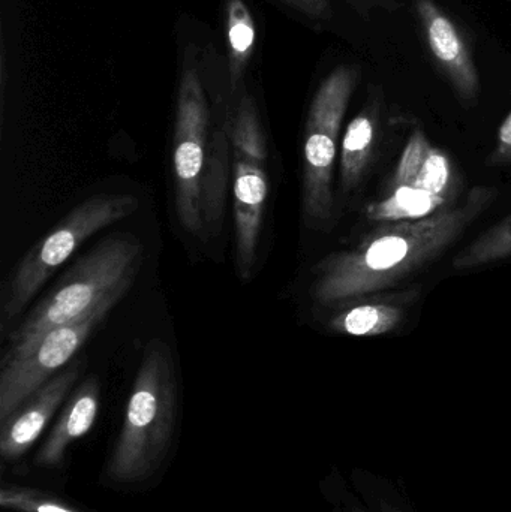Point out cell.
Here are the masks:
<instances>
[{
	"instance_id": "d6986e66",
	"label": "cell",
	"mask_w": 511,
	"mask_h": 512,
	"mask_svg": "<svg viewBox=\"0 0 511 512\" xmlns=\"http://www.w3.org/2000/svg\"><path fill=\"white\" fill-rule=\"evenodd\" d=\"M282 2L308 17L309 20L318 21V23H326L333 17L330 0H282Z\"/></svg>"
},
{
	"instance_id": "30bf717a",
	"label": "cell",
	"mask_w": 511,
	"mask_h": 512,
	"mask_svg": "<svg viewBox=\"0 0 511 512\" xmlns=\"http://www.w3.org/2000/svg\"><path fill=\"white\" fill-rule=\"evenodd\" d=\"M266 161L233 147L234 227L237 268L243 279L251 276L257 258L258 240L266 209L269 182Z\"/></svg>"
},
{
	"instance_id": "9a60e30c",
	"label": "cell",
	"mask_w": 511,
	"mask_h": 512,
	"mask_svg": "<svg viewBox=\"0 0 511 512\" xmlns=\"http://www.w3.org/2000/svg\"><path fill=\"white\" fill-rule=\"evenodd\" d=\"M228 44V74L233 90L239 86L254 53L255 21L245 0H228L225 18Z\"/></svg>"
},
{
	"instance_id": "e0dca14e",
	"label": "cell",
	"mask_w": 511,
	"mask_h": 512,
	"mask_svg": "<svg viewBox=\"0 0 511 512\" xmlns=\"http://www.w3.org/2000/svg\"><path fill=\"white\" fill-rule=\"evenodd\" d=\"M231 140H233L234 149L242 150L260 161H266V140H264L254 99L249 98L248 95L243 96L237 108L233 129H231Z\"/></svg>"
},
{
	"instance_id": "9c48e42d",
	"label": "cell",
	"mask_w": 511,
	"mask_h": 512,
	"mask_svg": "<svg viewBox=\"0 0 511 512\" xmlns=\"http://www.w3.org/2000/svg\"><path fill=\"white\" fill-rule=\"evenodd\" d=\"M413 9L438 74L449 84L461 104H476L482 83L467 33L437 0H413Z\"/></svg>"
},
{
	"instance_id": "ac0fdd59",
	"label": "cell",
	"mask_w": 511,
	"mask_h": 512,
	"mask_svg": "<svg viewBox=\"0 0 511 512\" xmlns=\"http://www.w3.org/2000/svg\"><path fill=\"white\" fill-rule=\"evenodd\" d=\"M0 507L15 512H83L38 490L20 486L0 489Z\"/></svg>"
},
{
	"instance_id": "52a82bcc",
	"label": "cell",
	"mask_w": 511,
	"mask_h": 512,
	"mask_svg": "<svg viewBox=\"0 0 511 512\" xmlns=\"http://www.w3.org/2000/svg\"><path fill=\"white\" fill-rule=\"evenodd\" d=\"M209 105L198 74L189 59L180 78L173 138L174 201L177 218L188 233L203 236V182L207 168Z\"/></svg>"
},
{
	"instance_id": "7a4b0ae2",
	"label": "cell",
	"mask_w": 511,
	"mask_h": 512,
	"mask_svg": "<svg viewBox=\"0 0 511 512\" xmlns=\"http://www.w3.org/2000/svg\"><path fill=\"white\" fill-rule=\"evenodd\" d=\"M176 412L173 355L164 342L153 340L132 385L125 420L108 462V480L134 484L155 474L170 448Z\"/></svg>"
},
{
	"instance_id": "3957f363",
	"label": "cell",
	"mask_w": 511,
	"mask_h": 512,
	"mask_svg": "<svg viewBox=\"0 0 511 512\" xmlns=\"http://www.w3.org/2000/svg\"><path fill=\"white\" fill-rule=\"evenodd\" d=\"M143 261V246L132 236L110 237L81 256L59 282L27 313L9 337L2 361L30 351L45 334L74 321L123 286L134 283Z\"/></svg>"
},
{
	"instance_id": "ba28073f",
	"label": "cell",
	"mask_w": 511,
	"mask_h": 512,
	"mask_svg": "<svg viewBox=\"0 0 511 512\" xmlns=\"http://www.w3.org/2000/svg\"><path fill=\"white\" fill-rule=\"evenodd\" d=\"M131 286H123L108 295L74 321L54 328L42 336L27 354L15 360L2 361L0 370V421L8 420L26 400L51 378L62 372L63 367L83 348L93 331L110 315L113 307L125 297Z\"/></svg>"
},
{
	"instance_id": "2e32d148",
	"label": "cell",
	"mask_w": 511,
	"mask_h": 512,
	"mask_svg": "<svg viewBox=\"0 0 511 512\" xmlns=\"http://www.w3.org/2000/svg\"><path fill=\"white\" fill-rule=\"evenodd\" d=\"M507 258H511V215L462 249L453 259V267L459 271L474 270Z\"/></svg>"
},
{
	"instance_id": "8992f818",
	"label": "cell",
	"mask_w": 511,
	"mask_h": 512,
	"mask_svg": "<svg viewBox=\"0 0 511 512\" xmlns=\"http://www.w3.org/2000/svg\"><path fill=\"white\" fill-rule=\"evenodd\" d=\"M461 179L446 152L414 129L381 198L365 207L368 221H419L455 206Z\"/></svg>"
},
{
	"instance_id": "8fae6325",
	"label": "cell",
	"mask_w": 511,
	"mask_h": 512,
	"mask_svg": "<svg viewBox=\"0 0 511 512\" xmlns=\"http://www.w3.org/2000/svg\"><path fill=\"white\" fill-rule=\"evenodd\" d=\"M80 363L57 373L44 387L39 388L8 420L2 423L0 454L3 462H14L23 457L44 433L69 391L80 376Z\"/></svg>"
},
{
	"instance_id": "7c38bea8",
	"label": "cell",
	"mask_w": 511,
	"mask_h": 512,
	"mask_svg": "<svg viewBox=\"0 0 511 512\" xmlns=\"http://www.w3.org/2000/svg\"><path fill=\"white\" fill-rule=\"evenodd\" d=\"M101 402V385L90 376L69 397L59 420L39 448L36 465L41 468H60L66 451L78 439L86 436L95 424Z\"/></svg>"
},
{
	"instance_id": "4fadbf2b",
	"label": "cell",
	"mask_w": 511,
	"mask_h": 512,
	"mask_svg": "<svg viewBox=\"0 0 511 512\" xmlns=\"http://www.w3.org/2000/svg\"><path fill=\"white\" fill-rule=\"evenodd\" d=\"M384 98L380 86H371L368 101L357 116L348 123L341 144V188L353 191L362 182L374 156L380 135Z\"/></svg>"
},
{
	"instance_id": "6da1fadb",
	"label": "cell",
	"mask_w": 511,
	"mask_h": 512,
	"mask_svg": "<svg viewBox=\"0 0 511 512\" xmlns=\"http://www.w3.org/2000/svg\"><path fill=\"white\" fill-rule=\"evenodd\" d=\"M495 198L497 189L476 186L462 204L431 218L381 225L356 248L317 265L315 298L329 306L390 288L452 248Z\"/></svg>"
},
{
	"instance_id": "44dd1931",
	"label": "cell",
	"mask_w": 511,
	"mask_h": 512,
	"mask_svg": "<svg viewBox=\"0 0 511 512\" xmlns=\"http://www.w3.org/2000/svg\"><path fill=\"white\" fill-rule=\"evenodd\" d=\"M347 5L363 20H369L375 12H395L399 8V0H345Z\"/></svg>"
},
{
	"instance_id": "5bb4252c",
	"label": "cell",
	"mask_w": 511,
	"mask_h": 512,
	"mask_svg": "<svg viewBox=\"0 0 511 512\" xmlns=\"http://www.w3.org/2000/svg\"><path fill=\"white\" fill-rule=\"evenodd\" d=\"M404 319V310L389 301L359 304L336 313L330 330L356 337L383 336L396 330Z\"/></svg>"
},
{
	"instance_id": "277c9868",
	"label": "cell",
	"mask_w": 511,
	"mask_h": 512,
	"mask_svg": "<svg viewBox=\"0 0 511 512\" xmlns=\"http://www.w3.org/2000/svg\"><path fill=\"white\" fill-rule=\"evenodd\" d=\"M138 206V198L129 194L93 195L75 206L17 265L3 298V327L20 316L39 289L90 237L134 215Z\"/></svg>"
},
{
	"instance_id": "5b68a950",
	"label": "cell",
	"mask_w": 511,
	"mask_h": 512,
	"mask_svg": "<svg viewBox=\"0 0 511 512\" xmlns=\"http://www.w3.org/2000/svg\"><path fill=\"white\" fill-rule=\"evenodd\" d=\"M362 69L356 63L336 66L318 86L303 141V215L311 227L324 228L335 218L333 173L339 134Z\"/></svg>"
},
{
	"instance_id": "ffe728a7",
	"label": "cell",
	"mask_w": 511,
	"mask_h": 512,
	"mask_svg": "<svg viewBox=\"0 0 511 512\" xmlns=\"http://www.w3.org/2000/svg\"><path fill=\"white\" fill-rule=\"evenodd\" d=\"M489 164H511V111L500 125L497 132V144L489 156Z\"/></svg>"
}]
</instances>
